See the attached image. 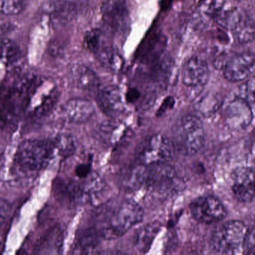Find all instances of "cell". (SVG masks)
Instances as JSON below:
<instances>
[{
    "label": "cell",
    "mask_w": 255,
    "mask_h": 255,
    "mask_svg": "<svg viewBox=\"0 0 255 255\" xmlns=\"http://www.w3.org/2000/svg\"><path fill=\"white\" fill-rule=\"evenodd\" d=\"M37 76L14 70L0 86V131L17 122L25 114L31 89Z\"/></svg>",
    "instance_id": "cell-1"
},
{
    "label": "cell",
    "mask_w": 255,
    "mask_h": 255,
    "mask_svg": "<svg viewBox=\"0 0 255 255\" xmlns=\"http://www.w3.org/2000/svg\"><path fill=\"white\" fill-rule=\"evenodd\" d=\"M144 211L133 200H125L113 209L98 212L93 227L101 238L122 237L142 221Z\"/></svg>",
    "instance_id": "cell-2"
},
{
    "label": "cell",
    "mask_w": 255,
    "mask_h": 255,
    "mask_svg": "<svg viewBox=\"0 0 255 255\" xmlns=\"http://www.w3.org/2000/svg\"><path fill=\"white\" fill-rule=\"evenodd\" d=\"M53 142L43 139L22 141L14 153L12 162L13 182L28 178L34 173L42 171L50 163L54 154Z\"/></svg>",
    "instance_id": "cell-3"
},
{
    "label": "cell",
    "mask_w": 255,
    "mask_h": 255,
    "mask_svg": "<svg viewBox=\"0 0 255 255\" xmlns=\"http://www.w3.org/2000/svg\"><path fill=\"white\" fill-rule=\"evenodd\" d=\"M59 98V90L53 83L37 77L31 89L25 114L31 119H43L53 111Z\"/></svg>",
    "instance_id": "cell-4"
},
{
    "label": "cell",
    "mask_w": 255,
    "mask_h": 255,
    "mask_svg": "<svg viewBox=\"0 0 255 255\" xmlns=\"http://www.w3.org/2000/svg\"><path fill=\"white\" fill-rule=\"evenodd\" d=\"M248 228L241 221H228L215 228L210 238V246L216 252L236 255L243 252V243Z\"/></svg>",
    "instance_id": "cell-5"
},
{
    "label": "cell",
    "mask_w": 255,
    "mask_h": 255,
    "mask_svg": "<svg viewBox=\"0 0 255 255\" xmlns=\"http://www.w3.org/2000/svg\"><path fill=\"white\" fill-rule=\"evenodd\" d=\"M181 185L177 171L168 162L147 165L144 186L152 195L169 196L177 192Z\"/></svg>",
    "instance_id": "cell-6"
},
{
    "label": "cell",
    "mask_w": 255,
    "mask_h": 255,
    "mask_svg": "<svg viewBox=\"0 0 255 255\" xmlns=\"http://www.w3.org/2000/svg\"><path fill=\"white\" fill-rule=\"evenodd\" d=\"M206 135L202 122L198 116L187 115L177 126V141L180 150L188 155L198 153L205 144Z\"/></svg>",
    "instance_id": "cell-7"
},
{
    "label": "cell",
    "mask_w": 255,
    "mask_h": 255,
    "mask_svg": "<svg viewBox=\"0 0 255 255\" xmlns=\"http://www.w3.org/2000/svg\"><path fill=\"white\" fill-rule=\"evenodd\" d=\"M106 29L115 36L124 38L130 29V14L126 0H106L101 6Z\"/></svg>",
    "instance_id": "cell-8"
},
{
    "label": "cell",
    "mask_w": 255,
    "mask_h": 255,
    "mask_svg": "<svg viewBox=\"0 0 255 255\" xmlns=\"http://www.w3.org/2000/svg\"><path fill=\"white\" fill-rule=\"evenodd\" d=\"M172 141L162 134H155L146 138L138 146L137 157L144 165L168 162L174 153Z\"/></svg>",
    "instance_id": "cell-9"
},
{
    "label": "cell",
    "mask_w": 255,
    "mask_h": 255,
    "mask_svg": "<svg viewBox=\"0 0 255 255\" xmlns=\"http://www.w3.org/2000/svg\"><path fill=\"white\" fill-rule=\"evenodd\" d=\"M193 217L206 225L217 223L228 214L224 204L213 195H204L195 198L190 204Z\"/></svg>",
    "instance_id": "cell-10"
},
{
    "label": "cell",
    "mask_w": 255,
    "mask_h": 255,
    "mask_svg": "<svg viewBox=\"0 0 255 255\" xmlns=\"http://www.w3.org/2000/svg\"><path fill=\"white\" fill-rule=\"evenodd\" d=\"M167 38L161 31H150L135 53V59L144 66L159 60L165 53Z\"/></svg>",
    "instance_id": "cell-11"
},
{
    "label": "cell",
    "mask_w": 255,
    "mask_h": 255,
    "mask_svg": "<svg viewBox=\"0 0 255 255\" xmlns=\"http://www.w3.org/2000/svg\"><path fill=\"white\" fill-rule=\"evenodd\" d=\"M54 197L62 205L75 207L86 204L81 182L71 177H58L53 184Z\"/></svg>",
    "instance_id": "cell-12"
},
{
    "label": "cell",
    "mask_w": 255,
    "mask_h": 255,
    "mask_svg": "<svg viewBox=\"0 0 255 255\" xmlns=\"http://www.w3.org/2000/svg\"><path fill=\"white\" fill-rule=\"evenodd\" d=\"M208 64L199 56H192L185 62L182 68V82L189 89L200 92L208 81Z\"/></svg>",
    "instance_id": "cell-13"
},
{
    "label": "cell",
    "mask_w": 255,
    "mask_h": 255,
    "mask_svg": "<svg viewBox=\"0 0 255 255\" xmlns=\"http://www.w3.org/2000/svg\"><path fill=\"white\" fill-rule=\"evenodd\" d=\"M255 62L253 53H244L235 55L226 61L224 65V77L231 83L243 81L255 70Z\"/></svg>",
    "instance_id": "cell-14"
},
{
    "label": "cell",
    "mask_w": 255,
    "mask_h": 255,
    "mask_svg": "<svg viewBox=\"0 0 255 255\" xmlns=\"http://www.w3.org/2000/svg\"><path fill=\"white\" fill-rule=\"evenodd\" d=\"M95 113V107L89 100L75 98L67 101L59 110V117L70 124L89 122Z\"/></svg>",
    "instance_id": "cell-15"
},
{
    "label": "cell",
    "mask_w": 255,
    "mask_h": 255,
    "mask_svg": "<svg viewBox=\"0 0 255 255\" xmlns=\"http://www.w3.org/2000/svg\"><path fill=\"white\" fill-rule=\"evenodd\" d=\"M232 191L241 202H252L255 198L254 169L250 167H238L231 174Z\"/></svg>",
    "instance_id": "cell-16"
},
{
    "label": "cell",
    "mask_w": 255,
    "mask_h": 255,
    "mask_svg": "<svg viewBox=\"0 0 255 255\" xmlns=\"http://www.w3.org/2000/svg\"><path fill=\"white\" fill-rule=\"evenodd\" d=\"M41 14L51 19L56 25H64L73 20L77 12L74 2L68 0H47L40 8Z\"/></svg>",
    "instance_id": "cell-17"
},
{
    "label": "cell",
    "mask_w": 255,
    "mask_h": 255,
    "mask_svg": "<svg viewBox=\"0 0 255 255\" xmlns=\"http://www.w3.org/2000/svg\"><path fill=\"white\" fill-rule=\"evenodd\" d=\"M253 117V108L238 97L225 109V122L232 129H245L250 125Z\"/></svg>",
    "instance_id": "cell-18"
},
{
    "label": "cell",
    "mask_w": 255,
    "mask_h": 255,
    "mask_svg": "<svg viewBox=\"0 0 255 255\" xmlns=\"http://www.w3.org/2000/svg\"><path fill=\"white\" fill-rule=\"evenodd\" d=\"M96 102L101 111L110 118L117 116L124 110L123 98L117 86L100 88L96 92Z\"/></svg>",
    "instance_id": "cell-19"
},
{
    "label": "cell",
    "mask_w": 255,
    "mask_h": 255,
    "mask_svg": "<svg viewBox=\"0 0 255 255\" xmlns=\"http://www.w3.org/2000/svg\"><path fill=\"white\" fill-rule=\"evenodd\" d=\"M98 135L104 143L113 146L123 144L132 136L129 129L116 119L103 122L98 129Z\"/></svg>",
    "instance_id": "cell-20"
},
{
    "label": "cell",
    "mask_w": 255,
    "mask_h": 255,
    "mask_svg": "<svg viewBox=\"0 0 255 255\" xmlns=\"http://www.w3.org/2000/svg\"><path fill=\"white\" fill-rule=\"evenodd\" d=\"M64 232L60 225L50 228L36 244L35 253L38 255L60 254L63 246Z\"/></svg>",
    "instance_id": "cell-21"
},
{
    "label": "cell",
    "mask_w": 255,
    "mask_h": 255,
    "mask_svg": "<svg viewBox=\"0 0 255 255\" xmlns=\"http://www.w3.org/2000/svg\"><path fill=\"white\" fill-rule=\"evenodd\" d=\"M174 61L169 55L164 54L159 60L147 66V72L144 77L153 85L166 84L172 72Z\"/></svg>",
    "instance_id": "cell-22"
},
{
    "label": "cell",
    "mask_w": 255,
    "mask_h": 255,
    "mask_svg": "<svg viewBox=\"0 0 255 255\" xmlns=\"http://www.w3.org/2000/svg\"><path fill=\"white\" fill-rule=\"evenodd\" d=\"M95 57L106 68L115 73L122 71L125 59L119 50L107 42L95 54Z\"/></svg>",
    "instance_id": "cell-23"
},
{
    "label": "cell",
    "mask_w": 255,
    "mask_h": 255,
    "mask_svg": "<svg viewBox=\"0 0 255 255\" xmlns=\"http://www.w3.org/2000/svg\"><path fill=\"white\" fill-rule=\"evenodd\" d=\"M161 228L162 225L157 222H150L140 228L133 238L134 246L137 250L141 253L148 252Z\"/></svg>",
    "instance_id": "cell-24"
},
{
    "label": "cell",
    "mask_w": 255,
    "mask_h": 255,
    "mask_svg": "<svg viewBox=\"0 0 255 255\" xmlns=\"http://www.w3.org/2000/svg\"><path fill=\"white\" fill-rule=\"evenodd\" d=\"M147 165L139 163L128 168L122 177V186L128 191H135L144 186L147 175Z\"/></svg>",
    "instance_id": "cell-25"
},
{
    "label": "cell",
    "mask_w": 255,
    "mask_h": 255,
    "mask_svg": "<svg viewBox=\"0 0 255 255\" xmlns=\"http://www.w3.org/2000/svg\"><path fill=\"white\" fill-rule=\"evenodd\" d=\"M75 80L77 86L86 92H97L101 87L98 74L86 65H79L76 68Z\"/></svg>",
    "instance_id": "cell-26"
},
{
    "label": "cell",
    "mask_w": 255,
    "mask_h": 255,
    "mask_svg": "<svg viewBox=\"0 0 255 255\" xmlns=\"http://www.w3.org/2000/svg\"><path fill=\"white\" fill-rule=\"evenodd\" d=\"M100 237L96 230L92 228H86L83 230L77 239V246L76 250L77 251L76 253L89 254L97 253V249L99 246Z\"/></svg>",
    "instance_id": "cell-27"
},
{
    "label": "cell",
    "mask_w": 255,
    "mask_h": 255,
    "mask_svg": "<svg viewBox=\"0 0 255 255\" xmlns=\"http://www.w3.org/2000/svg\"><path fill=\"white\" fill-rule=\"evenodd\" d=\"M236 42L240 44L252 42L255 38V23L248 14H243L241 20L231 30Z\"/></svg>",
    "instance_id": "cell-28"
},
{
    "label": "cell",
    "mask_w": 255,
    "mask_h": 255,
    "mask_svg": "<svg viewBox=\"0 0 255 255\" xmlns=\"http://www.w3.org/2000/svg\"><path fill=\"white\" fill-rule=\"evenodd\" d=\"M21 57V51L17 43L8 38L0 39V60L8 66H14Z\"/></svg>",
    "instance_id": "cell-29"
},
{
    "label": "cell",
    "mask_w": 255,
    "mask_h": 255,
    "mask_svg": "<svg viewBox=\"0 0 255 255\" xmlns=\"http://www.w3.org/2000/svg\"><path fill=\"white\" fill-rule=\"evenodd\" d=\"M220 106V99L218 97L214 95H207L195 103L194 109L199 116L208 118L215 114Z\"/></svg>",
    "instance_id": "cell-30"
},
{
    "label": "cell",
    "mask_w": 255,
    "mask_h": 255,
    "mask_svg": "<svg viewBox=\"0 0 255 255\" xmlns=\"http://www.w3.org/2000/svg\"><path fill=\"white\" fill-rule=\"evenodd\" d=\"M55 150L64 158L72 156L76 151V143L74 137L68 134H61L53 141Z\"/></svg>",
    "instance_id": "cell-31"
},
{
    "label": "cell",
    "mask_w": 255,
    "mask_h": 255,
    "mask_svg": "<svg viewBox=\"0 0 255 255\" xmlns=\"http://www.w3.org/2000/svg\"><path fill=\"white\" fill-rule=\"evenodd\" d=\"M106 41L105 34L98 29H91L84 35V45L94 55L102 47Z\"/></svg>",
    "instance_id": "cell-32"
},
{
    "label": "cell",
    "mask_w": 255,
    "mask_h": 255,
    "mask_svg": "<svg viewBox=\"0 0 255 255\" xmlns=\"http://www.w3.org/2000/svg\"><path fill=\"white\" fill-rule=\"evenodd\" d=\"M23 9V0H0V13L4 15H17Z\"/></svg>",
    "instance_id": "cell-33"
},
{
    "label": "cell",
    "mask_w": 255,
    "mask_h": 255,
    "mask_svg": "<svg viewBox=\"0 0 255 255\" xmlns=\"http://www.w3.org/2000/svg\"><path fill=\"white\" fill-rule=\"evenodd\" d=\"M237 97L246 101L252 108H254V105H255V79L254 77L249 79L240 88Z\"/></svg>",
    "instance_id": "cell-34"
},
{
    "label": "cell",
    "mask_w": 255,
    "mask_h": 255,
    "mask_svg": "<svg viewBox=\"0 0 255 255\" xmlns=\"http://www.w3.org/2000/svg\"><path fill=\"white\" fill-rule=\"evenodd\" d=\"M255 229L249 228L246 232V237L243 243L242 253L247 255H254L255 254Z\"/></svg>",
    "instance_id": "cell-35"
},
{
    "label": "cell",
    "mask_w": 255,
    "mask_h": 255,
    "mask_svg": "<svg viewBox=\"0 0 255 255\" xmlns=\"http://www.w3.org/2000/svg\"><path fill=\"white\" fill-rule=\"evenodd\" d=\"M47 50H48L49 55L52 57L61 58L65 55L66 48L63 43L58 40H54L49 44Z\"/></svg>",
    "instance_id": "cell-36"
},
{
    "label": "cell",
    "mask_w": 255,
    "mask_h": 255,
    "mask_svg": "<svg viewBox=\"0 0 255 255\" xmlns=\"http://www.w3.org/2000/svg\"><path fill=\"white\" fill-rule=\"evenodd\" d=\"M74 172L77 179L80 180H84L92 172V165L89 162H82L76 165Z\"/></svg>",
    "instance_id": "cell-37"
},
{
    "label": "cell",
    "mask_w": 255,
    "mask_h": 255,
    "mask_svg": "<svg viewBox=\"0 0 255 255\" xmlns=\"http://www.w3.org/2000/svg\"><path fill=\"white\" fill-rule=\"evenodd\" d=\"M125 98L129 104H135L141 99H142L143 101L142 93H141L139 89L135 87V86H132V87H129L128 92H127Z\"/></svg>",
    "instance_id": "cell-38"
},
{
    "label": "cell",
    "mask_w": 255,
    "mask_h": 255,
    "mask_svg": "<svg viewBox=\"0 0 255 255\" xmlns=\"http://www.w3.org/2000/svg\"><path fill=\"white\" fill-rule=\"evenodd\" d=\"M11 206L6 200L0 198V226L3 225L11 213Z\"/></svg>",
    "instance_id": "cell-39"
},
{
    "label": "cell",
    "mask_w": 255,
    "mask_h": 255,
    "mask_svg": "<svg viewBox=\"0 0 255 255\" xmlns=\"http://www.w3.org/2000/svg\"><path fill=\"white\" fill-rule=\"evenodd\" d=\"M174 104H175V101H174V98L171 96L168 97L164 100L160 108L158 110L157 114L156 115H157V116H163L167 112L172 110Z\"/></svg>",
    "instance_id": "cell-40"
},
{
    "label": "cell",
    "mask_w": 255,
    "mask_h": 255,
    "mask_svg": "<svg viewBox=\"0 0 255 255\" xmlns=\"http://www.w3.org/2000/svg\"><path fill=\"white\" fill-rule=\"evenodd\" d=\"M14 26L11 23H5L0 24V39L8 38V35L12 32Z\"/></svg>",
    "instance_id": "cell-41"
},
{
    "label": "cell",
    "mask_w": 255,
    "mask_h": 255,
    "mask_svg": "<svg viewBox=\"0 0 255 255\" xmlns=\"http://www.w3.org/2000/svg\"><path fill=\"white\" fill-rule=\"evenodd\" d=\"M174 1V0H160L159 5H160L161 11H167L172 5Z\"/></svg>",
    "instance_id": "cell-42"
},
{
    "label": "cell",
    "mask_w": 255,
    "mask_h": 255,
    "mask_svg": "<svg viewBox=\"0 0 255 255\" xmlns=\"http://www.w3.org/2000/svg\"><path fill=\"white\" fill-rule=\"evenodd\" d=\"M3 152H4L3 147H2V144H0V157H1V156H2V153H3Z\"/></svg>",
    "instance_id": "cell-43"
}]
</instances>
